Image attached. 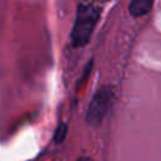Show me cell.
<instances>
[{
    "label": "cell",
    "mask_w": 161,
    "mask_h": 161,
    "mask_svg": "<svg viewBox=\"0 0 161 161\" xmlns=\"http://www.w3.org/2000/svg\"><path fill=\"white\" fill-rule=\"evenodd\" d=\"M99 16L101 10L93 4L80 3L78 5L69 34L70 44L73 48H83L89 43Z\"/></svg>",
    "instance_id": "obj_1"
},
{
    "label": "cell",
    "mask_w": 161,
    "mask_h": 161,
    "mask_svg": "<svg viewBox=\"0 0 161 161\" xmlns=\"http://www.w3.org/2000/svg\"><path fill=\"white\" fill-rule=\"evenodd\" d=\"M113 97V91L109 86H101L91 98L86 112V122L92 127H98L106 117Z\"/></svg>",
    "instance_id": "obj_2"
},
{
    "label": "cell",
    "mask_w": 161,
    "mask_h": 161,
    "mask_svg": "<svg viewBox=\"0 0 161 161\" xmlns=\"http://www.w3.org/2000/svg\"><path fill=\"white\" fill-rule=\"evenodd\" d=\"M153 6V0H130L128 13L133 18H142L147 15Z\"/></svg>",
    "instance_id": "obj_3"
},
{
    "label": "cell",
    "mask_w": 161,
    "mask_h": 161,
    "mask_svg": "<svg viewBox=\"0 0 161 161\" xmlns=\"http://www.w3.org/2000/svg\"><path fill=\"white\" fill-rule=\"evenodd\" d=\"M67 133H68V126L65 122H62L57 126L55 131H54V136H53V140H54V143L57 145H60L64 142L65 137H67Z\"/></svg>",
    "instance_id": "obj_4"
},
{
    "label": "cell",
    "mask_w": 161,
    "mask_h": 161,
    "mask_svg": "<svg viewBox=\"0 0 161 161\" xmlns=\"http://www.w3.org/2000/svg\"><path fill=\"white\" fill-rule=\"evenodd\" d=\"M75 161H93L91 157H87V156H82V157H79V158H77Z\"/></svg>",
    "instance_id": "obj_5"
}]
</instances>
